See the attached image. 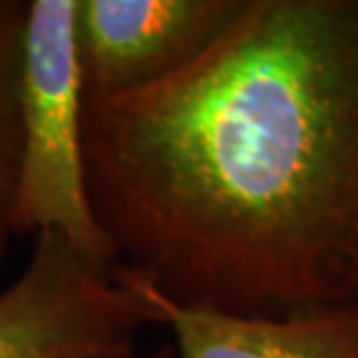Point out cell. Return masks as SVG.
Segmentation results:
<instances>
[{
	"label": "cell",
	"instance_id": "cell-1",
	"mask_svg": "<svg viewBox=\"0 0 358 358\" xmlns=\"http://www.w3.org/2000/svg\"><path fill=\"white\" fill-rule=\"evenodd\" d=\"M84 170L112 270L175 303L358 305V0H245L166 80L84 98Z\"/></svg>",
	"mask_w": 358,
	"mask_h": 358
},
{
	"label": "cell",
	"instance_id": "cell-2",
	"mask_svg": "<svg viewBox=\"0 0 358 358\" xmlns=\"http://www.w3.org/2000/svg\"><path fill=\"white\" fill-rule=\"evenodd\" d=\"M77 0L26 3L19 63L21 159L14 233H54L91 266L114 254L93 217L84 170V84L75 38Z\"/></svg>",
	"mask_w": 358,
	"mask_h": 358
},
{
	"label": "cell",
	"instance_id": "cell-3",
	"mask_svg": "<svg viewBox=\"0 0 358 358\" xmlns=\"http://www.w3.org/2000/svg\"><path fill=\"white\" fill-rule=\"evenodd\" d=\"M156 312L112 272L54 233L33 238L21 275L0 291V358H138Z\"/></svg>",
	"mask_w": 358,
	"mask_h": 358
},
{
	"label": "cell",
	"instance_id": "cell-4",
	"mask_svg": "<svg viewBox=\"0 0 358 358\" xmlns=\"http://www.w3.org/2000/svg\"><path fill=\"white\" fill-rule=\"evenodd\" d=\"M245 0H77L84 98H117L166 80L212 45Z\"/></svg>",
	"mask_w": 358,
	"mask_h": 358
},
{
	"label": "cell",
	"instance_id": "cell-5",
	"mask_svg": "<svg viewBox=\"0 0 358 358\" xmlns=\"http://www.w3.org/2000/svg\"><path fill=\"white\" fill-rule=\"evenodd\" d=\"M112 275L173 333L177 358H358V305L247 317L175 303L126 270Z\"/></svg>",
	"mask_w": 358,
	"mask_h": 358
},
{
	"label": "cell",
	"instance_id": "cell-6",
	"mask_svg": "<svg viewBox=\"0 0 358 358\" xmlns=\"http://www.w3.org/2000/svg\"><path fill=\"white\" fill-rule=\"evenodd\" d=\"M24 17V0H0V261L17 238L14 203L21 159L19 63Z\"/></svg>",
	"mask_w": 358,
	"mask_h": 358
},
{
	"label": "cell",
	"instance_id": "cell-7",
	"mask_svg": "<svg viewBox=\"0 0 358 358\" xmlns=\"http://www.w3.org/2000/svg\"><path fill=\"white\" fill-rule=\"evenodd\" d=\"M138 358H177V354H175L173 345H163V347H156L154 352H149L145 356H138Z\"/></svg>",
	"mask_w": 358,
	"mask_h": 358
}]
</instances>
